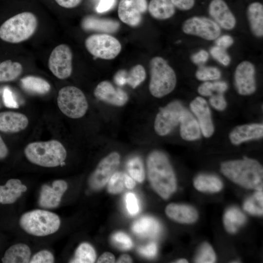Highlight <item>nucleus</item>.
Wrapping results in <instances>:
<instances>
[{
    "label": "nucleus",
    "instance_id": "obj_51",
    "mask_svg": "<svg viewBox=\"0 0 263 263\" xmlns=\"http://www.w3.org/2000/svg\"><path fill=\"white\" fill-rule=\"evenodd\" d=\"M174 6L182 10L190 9L194 4V0H170Z\"/></svg>",
    "mask_w": 263,
    "mask_h": 263
},
{
    "label": "nucleus",
    "instance_id": "obj_23",
    "mask_svg": "<svg viewBox=\"0 0 263 263\" xmlns=\"http://www.w3.org/2000/svg\"><path fill=\"white\" fill-rule=\"evenodd\" d=\"M180 135L183 139L192 141L201 135V129L198 121L186 109H184L180 119Z\"/></svg>",
    "mask_w": 263,
    "mask_h": 263
},
{
    "label": "nucleus",
    "instance_id": "obj_54",
    "mask_svg": "<svg viewBox=\"0 0 263 263\" xmlns=\"http://www.w3.org/2000/svg\"><path fill=\"white\" fill-rule=\"evenodd\" d=\"M8 149L0 135V160L5 158L8 154Z\"/></svg>",
    "mask_w": 263,
    "mask_h": 263
},
{
    "label": "nucleus",
    "instance_id": "obj_2",
    "mask_svg": "<svg viewBox=\"0 0 263 263\" xmlns=\"http://www.w3.org/2000/svg\"><path fill=\"white\" fill-rule=\"evenodd\" d=\"M222 172L232 182L248 189L262 190L263 169L256 160L244 157L243 160L223 163Z\"/></svg>",
    "mask_w": 263,
    "mask_h": 263
},
{
    "label": "nucleus",
    "instance_id": "obj_31",
    "mask_svg": "<svg viewBox=\"0 0 263 263\" xmlns=\"http://www.w3.org/2000/svg\"><path fill=\"white\" fill-rule=\"evenodd\" d=\"M22 66L18 62L7 60L0 62V82L12 81L16 79L22 73Z\"/></svg>",
    "mask_w": 263,
    "mask_h": 263
},
{
    "label": "nucleus",
    "instance_id": "obj_52",
    "mask_svg": "<svg viewBox=\"0 0 263 263\" xmlns=\"http://www.w3.org/2000/svg\"><path fill=\"white\" fill-rule=\"evenodd\" d=\"M60 6L66 8H73L78 6L82 0H55Z\"/></svg>",
    "mask_w": 263,
    "mask_h": 263
},
{
    "label": "nucleus",
    "instance_id": "obj_43",
    "mask_svg": "<svg viewBox=\"0 0 263 263\" xmlns=\"http://www.w3.org/2000/svg\"><path fill=\"white\" fill-rule=\"evenodd\" d=\"M55 258L49 250H42L36 253L30 260V263H53Z\"/></svg>",
    "mask_w": 263,
    "mask_h": 263
},
{
    "label": "nucleus",
    "instance_id": "obj_9",
    "mask_svg": "<svg viewBox=\"0 0 263 263\" xmlns=\"http://www.w3.org/2000/svg\"><path fill=\"white\" fill-rule=\"evenodd\" d=\"M120 159L118 153L113 152L99 162L88 179L89 186L92 189L99 190L108 182L118 167Z\"/></svg>",
    "mask_w": 263,
    "mask_h": 263
},
{
    "label": "nucleus",
    "instance_id": "obj_28",
    "mask_svg": "<svg viewBox=\"0 0 263 263\" xmlns=\"http://www.w3.org/2000/svg\"><path fill=\"white\" fill-rule=\"evenodd\" d=\"M247 17L251 30L258 37L263 35V6L258 2L251 3L247 8Z\"/></svg>",
    "mask_w": 263,
    "mask_h": 263
},
{
    "label": "nucleus",
    "instance_id": "obj_17",
    "mask_svg": "<svg viewBox=\"0 0 263 263\" xmlns=\"http://www.w3.org/2000/svg\"><path fill=\"white\" fill-rule=\"evenodd\" d=\"M190 107L198 119L204 136H211L214 132V126L210 109L206 100L202 97H197L190 103Z\"/></svg>",
    "mask_w": 263,
    "mask_h": 263
},
{
    "label": "nucleus",
    "instance_id": "obj_32",
    "mask_svg": "<svg viewBox=\"0 0 263 263\" xmlns=\"http://www.w3.org/2000/svg\"><path fill=\"white\" fill-rule=\"evenodd\" d=\"M194 187L201 191L215 192L223 187L221 181L217 177L208 175H200L194 181Z\"/></svg>",
    "mask_w": 263,
    "mask_h": 263
},
{
    "label": "nucleus",
    "instance_id": "obj_46",
    "mask_svg": "<svg viewBox=\"0 0 263 263\" xmlns=\"http://www.w3.org/2000/svg\"><path fill=\"white\" fill-rule=\"evenodd\" d=\"M138 251L141 255L149 258H152L155 256L157 247L154 242H151L144 246H140Z\"/></svg>",
    "mask_w": 263,
    "mask_h": 263
},
{
    "label": "nucleus",
    "instance_id": "obj_33",
    "mask_svg": "<svg viewBox=\"0 0 263 263\" xmlns=\"http://www.w3.org/2000/svg\"><path fill=\"white\" fill-rule=\"evenodd\" d=\"M245 220L244 215L238 209L231 208L228 209L224 216V223L226 230L235 233Z\"/></svg>",
    "mask_w": 263,
    "mask_h": 263
},
{
    "label": "nucleus",
    "instance_id": "obj_29",
    "mask_svg": "<svg viewBox=\"0 0 263 263\" xmlns=\"http://www.w3.org/2000/svg\"><path fill=\"white\" fill-rule=\"evenodd\" d=\"M150 15L158 19H166L175 13V6L170 0H151L148 7Z\"/></svg>",
    "mask_w": 263,
    "mask_h": 263
},
{
    "label": "nucleus",
    "instance_id": "obj_20",
    "mask_svg": "<svg viewBox=\"0 0 263 263\" xmlns=\"http://www.w3.org/2000/svg\"><path fill=\"white\" fill-rule=\"evenodd\" d=\"M146 77L144 67L140 64L132 67L129 71L125 70L118 71L114 76V81L118 86L126 84L135 88L142 83Z\"/></svg>",
    "mask_w": 263,
    "mask_h": 263
},
{
    "label": "nucleus",
    "instance_id": "obj_11",
    "mask_svg": "<svg viewBox=\"0 0 263 263\" xmlns=\"http://www.w3.org/2000/svg\"><path fill=\"white\" fill-rule=\"evenodd\" d=\"M73 54L69 46L59 44L52 51L49 59L48 67L57 78L64 79L69 77L72 72Z\"/></svg>",
    "mask_w": 263,
    "mask_h": 263
},
{
    "label": "nucleus",
    "instance_id": "obj_21",
    "mask_svg": "<svg viewBox=\"0 0 263 263\" xmlns=\"http://www.w3.org/2000/svg\"><path fill=\"white\" fill-rule=\"evenodd\" d=\"M263 136V125L261 124L243 125L235 128L230 133L231 142L239 145L248 140L258 139Z\"/></svg>",
    "mask_w": 263,
    "mask_h": 263
},
{
    "label": "nucleus",
    "instance_id": "obj_5",
    "mask_svg": "<svg viewBox=\"0 0 263 263\" xmlns=\"http://www.w3.org/2000/svg\"><path fill=\"white\" fill-rule=\"evenodd\" d=\"M19 224L26 233L42 237L56 232L60 227L61 221L59 216L55 213L35 209L22 214Z\"/></svg>",
    "mask_w": 263,
    "mask_h": 263
},
{
    "label": "nucleus",
    "instance_id": "obj_6",
    "mask_svg": "<svg viewBox=\"0 0 263 263\" xmlns=\"http://www.w3.org/2000/svg\"><path fill=\"white\" fill-rule=\"evenodd\" d=\"M150 70L149 90L153 96L160 98L174 90L176 84V75L164 58L153 57L150 62Z\"/></svg>",
    "mask_w": 263,
    "mask_h": 263
},
{
    "label": "nucleus",
    "instance_id": "obj_27",
    "mask_svg": "<svg viewBox=\"0 0 263 263\" xmlns=\"http://www.w3.org/2000/svg\"><path fill=\"white\" fill-rule=\"evenodd\" d=\"M31 255L30 247L26 244L18 243L10 246L5 252L1 262L3 263H29Z\"/></svg>",
    "mask_w": 263,
    "mask_h": 263
},
{
    "label": "nucleus",
    "instance_id": "obj_15",
    "mask_svg": "<svg viewBox=\"0 0 263 263\" xmlns=\"http://www.w3.org/2000/svg\"><path fill=\"white\" fill-rule=\"evenodd\" d=\"M68 188V184L63 180L53 181L52 186L44 184L39 193L38 204L42 207L53 208L60 204L61 198Z\"/></svg>",
    "mask_w": 263,
    "mask_h": 263
},
{
    "label": "nucleus",
    "instance_id": "obj_36",
    "mask_svg": "<svg viewBox=\"0 0 263 263\" xmlns=\"http://www.w3.org/2000/svg\"><path fill=\"white\" fill-rule=\"evenodd\" d=\"M227 89L226 82L222 81H206L199 86L198 92L202 96H211L214 94H223Z\"/></svg>",
    "mask_w": 263,
    "mask_h": 263
},
{
    "label": "nucleus",
    "instance_id": "obj_3",
    "mask_svg": "<svg viewBox=\"0 0 263 263\" xmlns=\"http://www.w3.org/2000/svg\"><path fill=\"white\" fill-rule=\"evenodd\" d=\"M24 153L31 163L46 168L64 165L67 157L64 146L55 139L30 143L25 147Z\"/></svg>",
    "mask_w": 263,
    "mask_h": 263
},
{
    "label": "nucleus",
    "instance_id": "obj_4",
    "mask_svg": "<svg viewBox=\"0 0 263 263\" xmlns=\"http://www.w3.org/2000/svg\"><path fill=\"white\" fill-rule=\"evenodd\" d=\"M38 27L36 16L30 12L18 14L0 26V38L3 41L18 43L29 38Z\"/></svg>",
    "mask_w": 263,
    "mask_h": 263
},
{
    "label": "nucleus",
    "instance_id": "obj_50",
    "mask_svg": "<svg viewBox=\"0 0 263 263\" xmlns=\"http://www.w3.org/2000/svg\"><path fill=\"white\" fill-rule=\"evenodd\" d=\"M233 38L227 35H225L218 37L215 39L216 46L225 49L231 46L233 43Z\"/></svg>",
    "mask_w": 263,
    "mask_h": 263
},
{
    "label": "nucleus",
    "instance_id": "obj_48",
    "mask_svg": "<svg viewBox=\"0 0 263 263\" xmlns=\"http://www.w3.org/2000/svg\"><path fill=\"white\" fill-rule=\"evenodd\" d=\"M116 0H99L96 7V11L99 13L106 12L115 6Z\"/></svg>",
    "mask_w": 263,
    "mask_h": 263
},
{
    "label": "nucleus",
    "instance_id": "obj_14",
    "mask_svg": "<svg viewBox=\"0 0 263 263\" xmlns=\"http://www.w3.org/2000/svg\"><path fill=\"white\" fill-rule=\"evenodd\" d=\"M255 68L248 61L241 62L237 67L234 75L235 86L239 94L249 95L256 90Z\"/></svg>",
    "mask_w": 263,
    "mask_h": 263
},
{
    "label": "nucleus",
    "instance_id": "obj_12",
    "mask_svg": "<svg viewBox=\"0 0 263 263\" xmlns=\"http://www.w3.org/2000/svg\"><path fill=\"white\" fill-rule=\"evenodd\" d=\"M187 34L200 37L208 40H215L221 34L220 27L213 20L204 17H193L187 19L182 25Z\"/></svg>",
    "mask_w": 263,
    "mask_h": 263
},
{
    "label": "nucleus",
    "instance_id": "obj_8",
    "mask_svg": "<svg viewBox=\"0 0 263 263\" xmlns=\"http://www.w3.org/2000/svg\"><path fill=\"white\" fill-rule=\"evenodd\" d=\"M85 45L91 55L106 60L114 58L121 50V45L118 40L107 34L89 36L85 39Z\"/></svg>",
    "mask_w": 263,
    "mask_h": 263
},
{
    "label": "nucleus",
    "instance_id": "obj_25",
    "mask_svg": "<svg viewBox=\"0 0 263 263\" xmlns=\"http://www.w3.org/2000/svg\"><path fill=\"white\" fill-rule=\"evenodd\" d=\"M166 213L171 219L181 223H191L198 218L194 208L184 205L169 204L166 208Z\"/></svg>",
    "mask_w": 263,
    "mask_h": 263
},
{
    "label": "nucleus",
    "instance_id": "obj_22",
    "mask_svg": "<svg viewBox=\"0 0 263 263\" xmlns=\"http://www.w3.org/2000/svg\"><path fill=\"white\" fill-rule=\"evenodd\" d=\"M27 190L26 186L18 179H10L4 185H0V204H12Z\"/></svg>",
    "mask_w": 263,
    "mask_h": 263
},
{
    "label": "nucleus",
    "instance_id": "obj_19",
    "mask_svg": "<svg viewBox=\"0 0 263 263\" xmlns=\"http://www.w3.org/2000/svg\"><path fill=\"white\" fill-rule=\"evenodd\" d=\"M29 124L27 117L23 113L12 111L0 113V131L15 133L25 129Z\"/></svg>",
    "mask_w": 263,
    "mask_h": 263
},
{
    "label": "nucleus",
    "instance_id": "obj_13",
    "mask_svg": "<svg viewBox=\"0 0 263 263\" xmlns=\"http://www.w3.org/2000/svg\"><path fill=\"white\" fill-rule=\"evenodd\" d=\"M147 9L146 0H120L118 7V15L123 22L135 27L140 23L142 14Z\"/></svg>",
    "mask_w": 263,
    "mask_h": 263
},
{
    "label": "nucleus",
    "instance_id": "obj_55",
    "mask_svg": "<svg viewBox=\"0 0 263 263\" xmlns=\"http://www.w3.org/2000/svg\"><path fill=\"white\" fill-rule=\"evenodd\" d=\"M136 183L134 180L125 173V185L129 189H132L135 186Z\"/></svg>",
    "mask_w": 263,
    "mask_h": 263
},
{
    "label": "nucleus",
    "instance_id": "obj_24",
    "mask_svg": "<svg viewBox=\"0 0 263 263\" xmlns=\"http://www.w3.org/2000/svg\"><path fill=\"white\" fill-rule=\"evenodd\" d=\"M132 230L141 237L154 238L159 234L161 225L155 219L150 216H143L133 223Z\"/></svg>",
    "mask_w": 263,
    "mask_h": 263
},
{
    "label": "nucleus",
    "instance_id": "obj_37",
    "mask_svg": "<svg viewBox=\"0 0 263 263\" xmlns=\"http://www.w3.org/2000/svg\"><path fill=\"white\" fill-rule=\"evenodd\" d=\"M128 172L134 180L141 183L145 178V171L143 162L138 156L131 158L127 163Z\"/></svg>",
    "mask_w": 263,
    "mask_h": 263
},
{
    "label": "nucleus",
    "instance_id": "obj_42",
    "mask_svg": "<svg viewBox=\"0 0 263 263\" xmlns=\"http://www.w3.org/2000/svg\"><path fill=\"white\" fill-rule=\"evenodd\" d=\"M210 54L217 61L224 66H227L230 62V58L225 49L214 46L210 49Z\"/></svg>",
    "mask_w": 263,
    "mask_h": 263
},
{
    "label": "nucleus",
    "instance_id": "obj_39",
    "mask_svg": "<svg viewBox=\"0 0 263 263\" xmlns=\"http://www.w3.org/2000/svg\"><path fill=\"white\" fill-rule=\"evenodd\" d=\"M125 173L122 172H115L109 180L108 191L112 194L121 193L124 188Z\"/></svg>",
    "mask_w": 263,
    "mask_h": 263
},
{
    "label": "nucleus",
    "instance_id": "obj_57",
    "mask_svg": "<svg viewBox=\"0 0 263 263\" xmlns=\"http://www.w3.org/2000/svg\"><path fill=\"white\" fill-rule=\"evenodd\" d=\"M188 262L187 260L184 259H180L175 262V263H186Z\"/></svg>",
    "mask_w": 263,
    "mask_h": 263
},
{
    "label": "nucleus",
    "instance_id": "obj_41",
    "mask_svg": "<svg viewBox=\"0 0 263 263\" xmlns=\"http://www.w3.org/2000/svg\"><path fill=\"white\" fill-rule=\"evenodd\" d=\"M112 240L117 247L123 250H129L133 245L131 238L127 234L122 232L114 233L112 237Z\"/></svg>",
    "mask_w": 263,
    "mask_h": 263
},
{
    "label": "nucleus",
    "instance_id": "obj_34",
    "mask_svg": "<svg viewBox=\"0 0 263 263\" xmlns=\"http://www.w3.org/2000/svg\"><path fill=\"white\" fill-rule=\"evenodd\" d=\"M96 259V253L93 246L87 243L81 244L76 248L74 258L70 263H93Z\"/></svg>",
    "mask_w": 263,
    "mask_h": 263
},
{
    "label": "nucleus",
    "instance_id": "obj_53",
    "mask_svg": "<svg viewBox=\"0 0 263 263\" xmlns=\"http://www.w3.org/2000/svg\"><path fill=\"white\" fill-rule=\"evenodd\" d=\"M115 262V257L114 255L110 252H105L103 253L97 260V263H112Z\"/></svg>",
    "mask_w": 263,
    "mask_h": 263
},
{
    "label": "nucleus",
    "instance_id": "obj_40",
    "mask_svg": "<svg viewBox=\"0 0 263 263\" xmlns=\"http://www.w3.org/2000/svg\"><path fill=\"white\" fill-rule=\"evenodd\" d=\"M216 256L211 246L207 243L203 244L200 247L195 258V262L198 263H214Z\"/></svg>",
    "mask_w": 263,
    "mask_h": 263
},
{
    "label": "nucleus",
    "instance_id": "obj_18",
    "mask_svg": "<svg viewBox=\"0 0 263 263\" xmlns=\"http://www.w3.org/2000/svg\"><path fill=\"white\" fill-rule=\"evenodd\" d=\"M209 15L214 21L225 30H231L236 25V19L223 0H212L209 5Z\"/></svg>",
    "mask_w": 263,
    "mask_h": 263
},
{
    "label": "nucleus",
    "instance_id": "obj_26",
    "mask_svg": "<svg viewBox=\"0 0 263 263\" xmlns=\"http://www.w3.org/2000/svg\"><path fill=\"white\" fill-rule=\"evenodd\" d=\"M82 26L86 30L112 33L118 30L119 23L118 21L111 19L88 16L83 20Z\"/></svg>",
    "mask_w": 263,
    "mask_h": 263
},
{
    "label": "nucleus",
    "instance_id": "obj_45",
    "mask_svg": "<svg viewBox=\"0 0 263 263\" xmlns=\"http://www.w3.org/2000/svg\"><path fill=\"white\" fill-rule=\"evenodd\" d=\"M209 103L213 108L219 111L224 110L226 106L223 94H216L210 96Z\"/></svg>",
    "mask_w": 263,
    "mask_h": 263
},
{
    "label": "nucleus",
    "instance_id": "obj_38",
    "mask_svg": "<svg viewBox=\"0 0 263 263\" xmlns=\"http://www.w3.org/2000/svg\"><path fill=\"white\" fill-rule=\"evenodd\" d=\"M195 76L199 80L208 81L219 79L221 73L216 67L201 66L196 71Z\"/></svg>",
    "mask_w": 263,
    "mask_h": 263
},
{
    "label": "nucleus",
    "instance_id": "obj_7",
    "mask_svg": "<svg viewBox=\"0 0 263 263\" xmlns=\"http://www.w3.org/2000/svg\"><path fill=\"white\" fill-rule=\"evenodd\" d=\"M60 111L71 118L83 117L88 109V103L83 92L79 88L67 86L60 89L57 97Z\"/></svg>",
    "mask_w": 263,
    "mask_h": 263
},
{
    "label": "nucleus",
    "instance_id": "obj_10",
    "mask_svg": "<svg viewBox=\"0 0 263 263\" xmlns=\"http://www.w3.org/2000/svg\"><path fill=\"white\" fill-rule=\"evenodd\" d=\"M185 108L177 101L169 103L157 114L154 124L156 133L160 136L169 134L179 123Z\"/></svg>",
    "mask_w": 263,
    "mask_h": 263
},
{
    "label": "nucleus",
    "instance_id": "obj_35",
    "mask_svg": "<svg viewBox=\"0 0 263 263\" xmlns=\"http://www.w3.org/2000/svg\"><path fill=\"white\" fill-rule=\"evenodd\" d=\"M244 209L254 215H262L263 213V193L262 190H258L244 204Z\"/></svg>",
    "mask_w": 263,
    "mask_h": 263
},
{
    "label": "nucleus",
    "instance_id": "obj_44",
    "mask_svg": "<svg viewBox=\"0 0 263 263\" xmlns=\"http://www.w3.org/2000/svg\"><path fill=\"white\" fill-rule=\"evenodd\" d=\"M127 209L131 215H135L139 210V204L136 196L132 193H128L126 195Z\"/></svg>",
    "mask_w": 263,
    "mask_h": 263
},
{
    "label": "nucleus",
    "instance_id": "obj_30",
    "mask_svg": "<svg viewBox=\"0 0 263 263\" xmlns=\"http://www.w3.org/2000/svg\"><path fill=\"white\" fill-rule=\"evenodd\" d=\"M20 83L25 90L35 94H44L48 93L51 89L49 83L38 76H25L20 79Z\"/></svg>",
    "mask_w": 263,
    "mask_h": 263
},
{
    "label": "nucleus",
    "instance_id": "obj_56",
    "mask_svg": "<svg viewBox=\"0 0 263 263\" xmlns=\"http://www.w3.org/2000/svg\"><path fill=\"white\" fill-rule=\"evenodd\" d=\"M117 263H132L131 257L128 254H123L117 260Z\"/></svg>",
    "mask_w": 263,
    "mask_h": 263
},
{
    "label": "nucleus",
    "instance_id": "obj_47",
    "mask_svg": "<svg viewBox=\"0 0 263 263\" xmlns=\"http://www.w3.org/2000/svg\"><path fill=\"white\" fill-rule=\"evenodd\" d=\"M3 99L5 105L9 108H17L19 105L11 90L8 88H5L3 92Z\"/></svg>",
    "mask_w": 263,
    "mask_h": 263
},
{
    "label": "nucleus",
    "instance_id": "obj_49",
    "mask_svg": "<svg viewBox=\"0 0 263 263\" xmlns=\"http://www.w3.org/2000/svg\"><path fill=\"white\" fill-rule=\"evenodd\" d=\"M209 55L205 50H201L191 56V61L197 65H201L206 63L208 58Z\"/></svg>",
    "mask_w": 263,
    "mask_h": 263
},
{
    "label": "nucleus",
    "instance_id": "obj_16",
    "mask_svg": "<svg viewBox=\"0 0 263 263\" xmlns=\"http://www.w3.org/2000/svg\"><path fill=\"white\" fill-rule=\"evenodd\" d=\"M94 94L99 100L116 106H124L129 98L125 91L120 88H115L110 82L106 80L96 86Z\"/></svg>",
    "mask_w": 263,
    "mask_h": 263
},
{
    "label": "nucleus",
    "instance_id": "obj_1",
    "mask_svg": "<svg viewBox=\"0 0 263 263\" xmlns=\"http://www.w3.org/2000/svg\"><path fill=\"white\" fill-rule=\"evenodd\" d=\"M147 165L152 188L162 198L168 199L176 188L175 174L168 158L160 151H152L148 157Z\"/></svg>",
    "mask_w": 263,
    "mask_h": 263
}]
</instances>
